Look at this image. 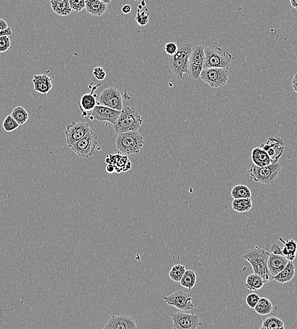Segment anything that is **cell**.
Segmentation results:
<instances>
[{
	"mask_svg": "<svg viewBox=\"0 0 297 329\" xmlns=\"http://www.w3.org/2000/svg\"><path fill=\"white\" fill-rule=\"evenodd\" d=\"M260 329H284V324L280 318L271 316L264 320Z\"/></svg>",
	"mask_w": 297,
	"mask_h": 329,
	"instance_id": "obj_30",
	"label": "cell"
},
{
	"mask_svg": "<svg viewBox=\"0 0 297 329\" xmlns=\"http://www.w3.org/2000/svg\"><path fill=\"white\" fill-rule=\"evenodd\" d=\"M11 115L20 125L26 123L29 118V114L26 109L20 106L15 108Z\"/></svg>",
	"mask_w": 297,
	"mask_h": 329,
	"instance_id": "obj_33",
	"label": "cell"
},
{
	"mask_svg": "<svg viewBox=\"0 0 297 329\" xmlns=\"http://www.w3.org/2000/svg\"><path fill=\"white\" fill-rule=\"evenodd\" d=\"M281 173V166L278 161L265 167H258L252 163L248 167L250 179L265 185L274 183Z\"/></svg>",
	"mask_w": 297,
	"mask_h": 329,
	"instance_id": "obj_5",
	"label": "cell"
},
{
	"mask_svg": "<svg viewBox=\"0 0 297 329\" xmlns=\"http://www.w3.org/2000/svg\"><path fill=\"white\" fill-rule=\"evenodd\" d=\"M137 7V14L135 20L141 26H146L148 22V9L146 6L145 0H135Z\"/></svg>",
	"mask_w": 297,
	"mask_h": 329,
	"instance_id": "obj_26",
	"label": "cell"
},
{
	"mask_svg": "<svg viewBox=\"0 0 297 329\" xmlns=\"http://www.w3.org/2000/svg\"><path fill=\"white\" fill-rule=\"evenodd\" d=\"M171 316L175 329H196L201 326L199 316L196 314L177 312Z\"/></svg>",
	"mask_w": 297,
	"mask_h": 329,
	"instance_id": "obj_12",
	"label": "cell"
},
{
	"mask_svg": "<svg viewBox=\"0 0 297 329\" xmlns=\"http://www.w3.org/2000/svg\"><path fill=\"white\" fill-rule=\"evenodd\" d=\"M255 312L260 315H266L273 310V304L266 297H261L254 308Z\"/></svg>",
	"mask_w": 297,
	"mask_h": 329,
	"instance_id": "obj_29",
	"label": "cell"
},
{
	"mask_svg": "<svg viewBox=\"0 0 297 329\" xmlns=\"http://www.w3.org/2000/svg\"><path fill=\"white\" fill-rule=\"evenodd\" d=\"M289 261L283 255L271 252L267 260V267L272 277L281 272Z\"/></svg>",
	"mask_w": 297,
	"mask_h": 329,
	"instance_id": "obj_17",
	"label": "cell"
},
{
	"mask_svg": "<svg viewBox=\"0 0 297 329\" xmlns=\"http://www.w3.org/2000/svg\"><path fill=\"white\" fill-rule=\"evenodd\" d=\"M296 275V266L293 261H289L281 272L273 277V279L280 284L289 282Z\"/></svg>",
	"mask_w": 297,
	"mask_h": 329,
	"instance_id": "obj_22",
	"label": "cell"
},
{
	"mask_svg": "<svg viewBox=\"0 0 297 329\" xmlns=\"http://www.w3.org/2000/svg\"><path fill=\"white\" fill-rule=\"evenodd\" d=\"M142 123L141 115L137 110L131 106H125L121 111L114 128L117 134L138 131Z\"/></svg>",
	"mask_w": 297,
	"mask_h": 329,
	"instance_id": "obj_4",
	"label": "cell"
},
{
	"mask_svg": "<svg viewBox=\"0 0 297 329\" xmlns=\"http://www.w3.org/2000/svg\"><path fill=\"white\" fill-rule=\"evenodd\" d=\"M71 9L75 13L82 11L85 7V0H69Z\"/></svg>",
	"mask_w": 297,
	"mask_h": 329,
	"instance_id": "obj_36",
	"label": "cell"
},
{
	"mask_svg": "<svg viewBox=\"0 0 297 329\" xmlns=\"http://www.w3.org/2000/svg\"><path fill=\"white\" fill-rule=\"evenodd\" d=\"M85 8L91 16L100 17L107 11L108 5L100 0H85Z\"/></svg>",
	"mask_w": 297,
	"mask_h": 329,
	"instance_id": "obj_21",
	"label": "cell"
},
{
	"mask_svg": "<svg viewBox=\"0 0 297 329\" xmlns=\"http://www.w3.org/2000/svg\"><path fill=\"white\" fill-rule=\"evenodd\" d=\"M261 297L256 293H250L248 294L246 297V303L247 305L250 308V309H254L255 307H256L257 303L260 299Z\"/></svg>",
	"mask_w": 297,
	"mask_h": 329,
	"instance_id": "obj_37",
	"label": "cell"
},
{
	"mask_svg": "<svg viewBox=\"0 0 297 329\" xmlns=\"http://www.w3.org/2000/svg\"><path fill=\"white\" fill-rule=\"evenodd\" d=\"M19 126L20 125L18 124L17 121L15 120L11 115H8L3 121V127L7 133L15 131Z\"/></svg>",
	"mask_w": 297,
	"mask_h": 329,
	"instance_id": "obj_35",
	"label": "cell"
},
{
	"mask_svg": "<svg viewBox=\"0 0 297 329\" xmlns=\"http://www.w3.org/2000/svg\"><path fill=\"white\" fill-rule=\"evenodd\" d=\"M90 130L89 125L87 123L73 121L68 125L65 132L66 141L68 148L85 137Z\"/></svg>",
	"mask_w": 297,
	"mask_h": 329,
	"instance_id": "obj_13",
	"label": "cell"
},
{
	"mask_svg": "<svg viewBox=\"0 0 297 329\" xmlns=\"http://www.w3.org/2000/svg\"><path fill=\"white\" fill-rule=\"evenodd\" d=\"M269 254L270 253L268 251L256 246L254 248L248 249L243 256L244 259L249 262L252 266L254 273L262 277L265 283L273 280L267 267V260Z\"/></svg>",
	"mask_w": 297,
	"mask_h": 329,
	"instance_id": "obj_3",
	"label": "cell"
},
{
	"mask_svg": "<svg viewBox=\"0 0 297 329\" xmlns=\"http://www.w3.org/2000/svg\"><path fill=\"white\" fill-rule=\"evenodd\" d=\"M115 145L121 154L125 155L139 154L144 145L142 136L137 131L118 134Z\"/></svg>",
	"mask_w": 297,
	"mask_h": 329,
	"instance_id": "obj_6",
	"label": "cell"
},
{
	"mask_svg": "<svg viewBox=\"0 0 297 329\" xmlns=\"http://www.w3.org/2000/svg\"><path fill=\"white\" fill-rule=\"evenodd\" d=\"M121 111L114 110L107 106L98 104L96 107L87 114L86 118L90 120L99 121H108L114 125L120 114Z\"/></svg>",
	"mask_w": 297,
	"mask_h": 329,
	"instance_id": "obj_14",
	"label": "cell"
},
{
	"mask_svg": "<svg viewBox=\"0 0 297 329\" xmlns=\"http://www.w3.org/2000/svg\"><path fill=\"white\" fill-rule=\"evenodd\" d=\"M232 208L238 213H246L250 211L253 207L251 198L234 199L231 203Z\"/></svg>",
	"mask_w": 297,
	"mask_h": 329,
	"instance_id": "obj_27",
	"label": "cell"
},
{
	"mask_svg": "<svg viewBox=\"0 0 297 329\" xmlns=\"http://www.w3.org/2000/svg\"><path fill=\"white\" fill-rule=\"evenodd\" d=\"M177 44L179 47L177 52L167 58L165 69L169 75L183 79L184 75L189 74V58L194 45L188 41H180Z\"/></svg>",
	"mask_w": 297,
	"mask_h": 329,
	"instance_id": "obj_1",
	"label": "cell"
},
{
	"mask_svg": "<svg viewBox=\"0 0 297 329\" xmlns=\"http://www.w3.org/2000/svg\"><path fill=\"white\" fill-rule=\"evenodd\" d=\"M178 48H179V47H178L177 43H175V42H168L165 45L164 51L168 56H171L176 53Z\"/></svg>",
	"mask_w": 297,
	"mask_h": 329,
	"instance_id": "obj_39",
	"label": "cell"
},
{
	"mask_svg": "<svg viewBox=\"0 0 297 329\" xmlns=\"http://www.w3.org/2000/svg\"><path fill=\"white\" fill-rule=\"evenodd\" d=\"M98 138L97 134L91 129L85 137L72 144L69 148L81 158H89L95 154Z\"/></svg>",
	"mask_w": 297,
	"mask_h": 329,
	"instance_id": "obj_7",
	"label": "cell"
},
{
	"mask_svg": "<svg viewBox=\"0 0 297 329\" xmlns=\"http://www.w3.org/2000/svg\"><path fill=\"white\" fill-rule=\"evenodd\" d=\"M24 303V301L22 300V301H21V303L19 304V305H18L17 306V307H16V308H14V309H10V310H0V312L14 311V310H16V309H17L18 308H19L20 307V306L22 305V304Z\"/></svg>",
	"mask_w": 297,
	"mask_h": 329,
	"instance_id": "obj_44",
	"label": "cell"
},
{
	"mask_svg": "<svg viewBox=\"0 0 297 329\" xmlns=\"http://www.w3.org/2000/svg\"><path fill=\"white\" fill-rule=\"evenodd\" d=\"M11 46V41L7 35L0 36V53H4L9 49Z\"/></svg>",
	"mask_w": 297,
	"mask_h": 329,
	"instance_id": "obj_38",
	"label": "cell"
},
{
	"mask_svg": "<svg viewBox=\"0 0 297 329\" xmlns=\"http://www.w3.org/2000/svg\"><path fill=\"white\" fill-rule=\"evenodd\" d=\"M137 328L135 320L131 316L124 315L112 316L104 329H136Z\"/></svg>",
	"mask_w": 297,
	"mask_h": 329,
	"instance_id": "obj_16",
	"label": "cell"
},
{
	"mask_svg": "<svg viewBox=\"0 0 297 329\" xmlns=\"http://www.w3.org/2000/svg\"><path fill=\"white\" fill-rule=\"evenodd\" d=\"M53 77H50L47 74L35 75L33 79L34 91L43 95H47L53 87Z\"/></svg>",
	"mask_w": 297,
	"mask_h": 329,
	"instance_id": "obj_20",
	"label": "cell"
},
{
	"mask_svg": "<svg viewBox=\"0 0 297 329\" xmlns=\"http://www.w3.org/2000/svg\"><path fill=\"white\" fill-rule=\"evenodd\" d=\"M196 280L197 276L195 272L192 270H186L180 282L182 286L191 291L196 285Z\"/></svg>",
	"mask_w": 297,
	"mask_h": 329,
	"instance_id": "obj_31",
	"label": "cell"
},
{
	"mask_svg": "<svg viewBox=\"0 0 297 329\" xmlns=\"http://www.w3.org/2000/svg\"><path fill=\"white\" fill-rule=\"evenodd\" d=\"M122 11L123 14H129L131 13L132 11L131 6L126 4V5H123L122 8Z\"/></svg>",
	"mask_w": 297,
	"mask_h": 329,
	"instance_id": "obj_42",
	"label": "cell"
},
{
	"mask_svg": "<svg viewBox=\"0 0 297 329\" xmlns=\"http://www.w3.org/2000/svg\"><path fill=\"white\" fill-rule=\"evenodd\" d=\"M231 195L233 199L251 198L252 192L248 186L236 185L232 188Z\"/></svg>",
	"mask_w": 297,
	"mask_h": 329,
	"instance_id": "obj_32",
	"label": "cell"
},
{
	"mask_svg": "<svg viewBox=\"0 0 297 329\" xmlns=\"http://www.w3.org/2000/svg\"><path fill=\"white\" fill-rule=\"evenodd\" d=\"M264 284L262 277L254 273L247 277L245 286L249 291H257L262 288Z\"/></svg>",
	"mask_w": 297,
	"mask_h": 329,
	"instance_id": "obj_28",
	"label": "cell"
},
{
	"mask_svg": "<svg viewBox=\"0 0 297 329\" xmlns=\"http://www.w3.org/2000/svg\"><path fill=\"white\" fill-rule=\"evenodd\" d=\"M292 87L294 91L297 94V74H296L293 77L292 79Z\"/></svg>",
	"mask_w": 297,
	"mask_h": 329,
	"instance_id": "obj_41",
	"label": "cell"
},
{
	"mask_svg": "<svg viewBox=\"0 0 297 329\" xmlns=\"http://www.w3.org/2000/svg\"><path fill=\"white\" fill-rule=\"evenodd\" d=\"M279 240L283 244V248H282V254L288 260L294 261L297 255V242L294 239L285 241L281 238H280Z\"/></svg>",
	"mask_w": 297,
	"mask_h": 329,
	"instance_id": "obj_24",
	"label": "cell"
},
{
	"mask_svg": "<svg viewBox=\"0 0 297 329\" xmlns=\"http://www.w3.org/2000/svg\"><path fill=\"white\" fill-rule=\"evenodd\" d=\"M163 299L169 305L183 311H189L194 309L192 295L182 290L176 291L168 296L163 297Z\"/></svg>",
	"mask_w": 297,
	"mask_h": 329,
	"instance_id": "obj_11",
	"label": "cell"
},
{
	"mask_svg": "<svg viewBox=\"0 0 297 329\" xmlns=\"http://www.w3.org/2000/svg\"><path fill=\"white\" fill-rule=\"evenodd\" d=\"M284 146L283 139L275 136H270L265 143L260 145V147L270 157L272 163L278 162L281 158L284 152Z\"/></svg>",
	"mask_w": 297,
	"mask_h": 329,
	"instance_id": "obj_15",
	"label": "cell"
},
{
	"mask_svg": "<svg viewBox=\"0 0 297 329\" xmlns=\"http://www.w3.org/2000/svg\"><path fill=\"white\" fill-rule=\"evenodd\" d=\"M99 104L118 111H122L123 108L122 94L114 87L106 88L102 91L99 97Z\"/></svg>",
	"mask_w": 297,
	"mask_h": 329,
	"instance_id": "obj_10",
	"label": "cell"
},
{
	"mask_svg": "<svg viewBox=\"0 0 297 329\" xmlns=\"http://www.w3.org/2000/svg\"><path fill=\"white\" fill-rule=\"evenodd\" d=\"M205 63L204 47L202 45L194 46L189 58V73L193 79H198L200 76Z\"/></svg>",
	"mask_w": 297,
	"mask_h": 329,
	"instance_id": "obj_9",
	"label": "cell"
},
{
	"mask_svg": "<svg viewBox=\"0 0 297 329\" xmlns=\"http://www.w3.org/2000/svg\"><path fill=\"white\" fill-rule=\"evenodd\" d=\"M229 69L209 68L203 69L200 79L211 87H222L229 80Z\"/></svg>",
	"mask_w": 297,
	"mask_h": 329,
	"instance_id": "obj_8",
	"label": "cell"
},
{
	"mask_svg": "<svg viewBox=\"0 0 297 329\" xmlns=\"http://www.w3.org/2000/svg\"><path fill=\"white\" fill-rule=\"evenodd\" d=\"M251 158L253 163L258 167H265L272 163L268 154L260 146L253 149Z\"/></svg>",
	"mask_w": 297,
	"mask_h": 329,
	"instance_id": "obj_23",
	"label": "cell"
},
{
	"mask_svg": "<svg viewBox=\"0 0 297 329\" xmlns=\"http://www.w3.org/2000/svg\"><path fill=\"white\" fill-rule=\"evenodd\" d=\"M204 69L225 68L230 69L233 55L227 48L218 43H213L204 47Z\"/></svg>",
	"mask_w": 297,
	"mask_h": 329,
	"instance_id": "obj_2",
	"label": "cell"
},
{
	"mask_svg": "<svg viewBox=\"0 0 297 329\" xmlns=\"http://www.w3.org/2000/svg\"><path fill=\"white\" fill-rule=\"evenodd\" d=\"M99 85H101L99 84L94 87L91 93L83 94L82 96L79 104L82 112V116L83 117H86L88 112H91L96 107V105H98V104L96 100L97 95L94 94V91Z\"/></svg>",
	"mask_w": 297,
	"mask_h": 329,
	"instance_id": "obj_19",
	"label": "cell"
},
{
	"mask_svg": "<svg viewBox=\"0 0 297 329\" xmlns=\"http://www.w3.org/2000/svg\"><path fill=\"white\" fill-rule=\"evenodd\" d=\"M290 2L292 7L297 9V0H290Z\"/></svg>",
	"mask_w": 297,
	"mask_h": 329,
	"instance_id": "obj_45",
	"label": "cell"
},
{
	"mask_svg": "<svg viewBox=\"0 0 297 329\" xmlns=\"http://www.w3.org/2000/svg\"><path fill=\"white\" fill-rule=\"evenodd\" d=\"M50 5L54 13L60 16H68L72 12L69 0H50Z\"/></svg>",
	"mask_w": 297,
	"mask_h": 329,
	"instance_id": "obj_25",
	"label": "cell"
},
{
	"mask_svg": "<svg viewBox=\"0 0 297 329\" xmlns=\"http://www.w3.org/2000/svg\"><path fill=\"white\" fill-rule=\"evenodd\" d=\"M185 271V266L181 265V264H177V265H175L171 268L169 273V277L173 281L179 282L181 281Z\"/></svg>",
	"mask_w": 297,
	"mask_h": 329,
	"instance_id": "obj_34",
	"label": "cell"
},
{
	"mask_svg": "<svg viewBox=\"0 0 297 329\" xmlns=\"http://www.w3.org/2000/svg\"><path fill=\"white\" fill-rule=\"evenodd\" d=\"M106 163L107 164L114 165L115 172L116 173H122V172H127L131 169L132 163L127 155L120 154H110L106 156Z\"/></svg>",
	"mask_w": 297,
	"mask_h": 329,
	"instance_id": "obj_18",
	"label": "cell"
},
{
	"mask_svg": "<svg viewBox=\"0 0 297 329\" xmlns=\"http://www.w3.org/2000/svg\"><path fill=\"white\" fill-rule=\"evenodd\" d=\"M93 75H95L96 79L99 81L104 80L106 76L105 71L101 67H96L94 69Z\"/></svg>",
	"mask_w": 297,
	"mask_h": 329,
	"instance_id": "obj_40",
	"label": "cell"
},
{
	"mask_svg": "<svg viewBox=\"0 0 297 329\" xmlns=\"http://www.w3.org/2000/svg\"><path fill=\"white\" fill-rule=\"evenodd\" d=\"M100 1L104 2V3L107 4V5H108V4L111 3L112 0H100Z\"/></svg>",
	"mask_w": 297,
	"mask_h": 329,
	"instance_id": "obj_46",
	"label": "cell"
},
{
	"mask_svg": "<svg viewBox=\"0 0 297 329\" xmlns=\"http://www.w3.org/2000/svg\"><path fill=\"white\" fill-rule=\"evenodd\" d=\"M106 171L108 173H112L115 172L114 165L112 164H108L106 167Z\"/></svg>",
	"mask_w": 297,
	"mask_h": 329,
	"instance_id": "obj_43",
	"label": "cell"
}]
</instances>
